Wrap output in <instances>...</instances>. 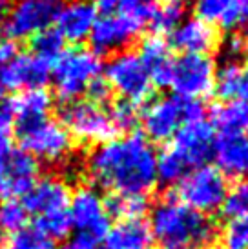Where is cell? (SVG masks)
Masks as SVG:
<instances>
[{
    "label": "cell",
    "mask_w": 248,
    "mask_h": 249,
    "mask_svg": "<svg viewBox=\"0 0 248 249\" xmlns=\"http://www.w3.org/2000/svg\"><path fill=\"white\" fill-rule=\"evenodd\" d=\"M90 180L101 189L123 196H148L157 186L155 149L143 133L97 145L88 159Z\"/></svg>",
    "instance_id": "6da1fadb"
},
{
    "label": "cell",
    "mask_w": 248,
    "mask_h": 249,
    "mask_svg": "<svg viewBox=\"0 0 248 249\" xmlns=\"http://www.w3.org/2000/svg\"><path fill=\"white\" fill-rule=\"evenodd\" d=\"M150 229L163 249H205L215 240L214 220L181 202L166 196L152 209Z\"/></svg>",
    "instance_id": "7a4b0ae2"
},
{
    "label": "cell",
    "mask_w": 248,
    "mask_h": 249,
    "mask_svg": "<svg viewBox=\"0 0 248 249\" xmlns=\"http://www.w3.org/2000/svg\"><path fill=\"white\" fill-rule=\"evenodd\" d=\"M103 58L91 49L75 48L64 49L62 55L51 66V82L55 97L62 104L75 102L86 95V89L97 76L103 73Z\"/></svg>",
    "instance_id": "3957f363"
},
{
    "label": "cell",
    "mask_w": 248,
    "mask_h": 249,
    "mask_svg": "<svg viewBox=\"0 0 248 249\" xmlns=\"http://www.w3.org/2000/svg\"><path fill=\"white\" fill-rule=\"evenodd\" d=\"M228 195L227 177L215 166H201L190 169L175 184L168 196L203 214L215 213L223 208Z\"/></svg>",
    "instance_id": "277c9868"
},
{
    "label": "cell",
    "mask_w": 248,
    "mask_h": 249,
    "mask_svg": "<svg viewBox=\"0 0 248 249\" xmlns=\"http://www.w3.org/2000/svg\"><path fill=\"white\" fill-rule=\"evenodd\" d=\"M59 122L66 127L69 137L81 144L101 145L117 139L119 135L104 106L93 104L88 98L64 104Z\"/></svg>",
    "instance_id": "5b68a950"
},
{
    "label": "cell",
    "mask_w": 248,
    "mask_h": 249,
    "mask_svg": "<svg viewBox=\"0 0 248 249\" xmlns=\"http://www.w3.org/2000/svg\"><path fill=\"white\" fill-rule=\"evenodd\" d=\"M103 71L111 91H115L123 100L143 106L152 98V80L135 51H117Z\"/></svg>",
    "instance_id": "8992f818"
},
{
    "label": "cell",
    "mask_w": 248,
    "mask_h": 249,
    "mask_svg": "<svg viewBox=\"0 0 248 249\" xmlns=\"http://www.w3.org/2000/svg\"><path fill=\"white\" fill-rule=\"evenodd\" d=\"M21 149L29 153L37 162L62 164L73 153V139L66 127L53 118H44L39 122L17 127Z\"/></svg>",
    "instance_id": "52a82bcc"
},
{
    "label": "cell",
    "mask_w": 248,
    "mask_h": 249,
    "mask_svg": "<svg viewBox=\"0 0 248 249\" xmlns=\"http://www.w3.org/2000/svg\"><path fill=\"white\" fill-rule=\"evenodd\" d=\"M215 75L217 68L210 55H181L173 58L170 88L181 100H201L214 93Z\"/></svg>",
    "instance_id": "ba28073f"
},
{
    "label": "cell",
    "mask_w": 248,
    "mask_h": 249,
    "mask_svg": "<svg viewBox=\"0 0 248 249\" xmlns=\"http://www.w3.org/2000/svg\"><path fill=\"white\" fill-rule=\"evenodd\" d=\"M62 4V0H17L4 17L2 31L15 42L31 38L55 24Z\"/></svg>",
    "instance_id": "9c48e42d"
},
{
    "label": "cell",
    "mask_w": 248,
    "mask_h": 249,
    "mask_svg": "<svg viewBox=\"0 0 248 249\" xmlns=\"http://www.w3.org/2000/svg\"><path fill=\"white\" fill-rule=\"evenodd\" d=\"M41 178L39 162L21 147H0V200L24 198Z\"/></svg>",
    "instance_id": "30bf717a"
},
{
    "label": "cell",
    "mask_w": 248,
    "mask_h": 249,
    "mask_svg": "<svg viewBox=\"0 0 248 249\" xmlns=\"http://www.w3.org/2000/svg\"><path fill=\"white\" fill-rule=\"evenodd\" d=\"M68 214L79 233H86L99 242L104 240L111 228L103 195L91 186H81L71 193Z\"/></svg>",
    "instance_id": "8fae6325"
},
{
    "label": "cell",
    "mask_w": 248,
    "mask_h": 249,
    "mask_svg": "<svg viewBox=\"0 0 248 249\" xmlns=\"http://www.w3.org/2000/svg\"><path fill=\"white\" fill-rule=\"evenodd\" d=\"M139 122L143 124L148 142L166 144L183 125V100L175 95L152 100L141 111Z\"/></svg>",
    "instance_id": "7c38bea8"
},
{
    "label": "cell",
    "mask_w": 248,
    "mask_h": 249,
    "mask_svg": "<svg viewBox=\"0 0 248 249\" xmlns=\"http://www.w3.org/2000/svg\"><path fill=\"white\" fill-rule=\"evenodd\" d=\"M143 29H145L143 24L124 15L115 13L108 17H97L88 38L91 46L90 49L99 56L110 55L113 51L123 49L126 44H130Z\"/></svg>",
    "instance_id": "4fadbf2b"
},
{
    "label": "cell",
    "mask_w": 248,
    "mask_h": 249,
    "mask_svg": "<svg viewBox=\"0 0 248 249\" xmlns=\"http://www.w3.org/2000/svg\"><path fill=\"white\" fill-rule=\"evenodd\" d=\"M214 125L207 120L183 122L172 139V145L181 153L190 169L207 166L208 160L214 157Z\"/></svg>",
    "instance_id": "5bb4252c"
},
{
    "label": "cell",
    "mask_w": 248,
    "mask_h": 249,
    "mask_svg": "<svg viewBox=\"0 0 248 249\" xmlns=\"http://www.w3.org/2000/svg\"><path fill=\"white\" fill-rule=\"evenodd\" d=\"M51 78V66L31 53H19L0 68V89L21 93L35 88H46Z\"/></svg>",
    "instance_id": "9a60e30c"
},
{
    "label": "cell",
    "mask_w": 248,
    "mask_h": 249,
    "mask_svg": "<svg viewBox=\"0 0 248 249\" xmlns=\"http://www.w3.org/2000/svg\"><path fill=\"white\" fill-rule=\"evenodd\" d=\"M71 198V189L66 180L59 175H44L35 182L29 193L22 198V204L29 214H41L66 211Z\"/></svg>",
    "instance_id": "2e32d148"
},
{
    "label": "cell",
    "mask_w": 248,
    "mask_h": 249,
    "mask_svg": "<svg viewBox=\"0 0 248 249\" xmlns=\"http://www.w3.org/2000/svg\"><path fill=\"white\" fill-rule=\"evenodd\" d=\"M97 20V11L93 2L90 0H71L68 4H62L59 17H57L53 28L64 42L73 46H81L83 42L90 38L91 28Z\"/></svg>",
    "instance_id": "e0dca14e"
},
{
    "label": "cell",
    "mask_w": 248,
    "mask_h": 249,
    "mask_svg": "<svg viewBox=\"0 0 248 249\" xmlns=\"http://www.w3.org/2000/svg\"><path fill=\"white\" fill-rule=\"evenodd\" d=\"M219 42V31L214 24L201 20V18H188L183 20L170 33V46L183 51V55H210V51Z\"/></svg>",
    "instance_id": "ac0fdd59"
},
{
    "label": "cell",
    "mask_w": 248,
    "mask_h": 249,
    "mask_svg": "<svg viewBox=\"0 0 248 249\" xmlns=\"http://www.w3.org/2000/svg\"><path fill=\"white\" fill-rule=\"evenodd\" d=\"M212 159H215V167L225 177L248 178V135L219 133Z\"/></svg>",
    "instance_id": "d6986e66"
},
{
    "label": "cell",
    "mask_w": 248,
    "mask_h": 249,
    "mask_svg": "<svg viewBox=\"0 0 248 249\" xmlns=\"http://www.w3.org/2000/svg\"><path fill=\"white\" fill-rule=\"evenodd\" d=\"M141 62L145 64L146 71L150 75L152 86L155 88H170L172 82L173 56L170 55V44L163 35L150 33L139 44L137 51Z\"/></svg>",
    "instance_id": "ffe728a7"
},
{
    "label": "cell",
    "mask_w": 248,
    "mask_h": 249,
    "mask_svg": "<svg viewBox=\"0 0 248 249\" xmlns=\"http://www.w3.org/2000/svg\"><path fill=\"white\" fill-rule=\"evenodd\" d=\"M51 106H53V98L46 88L21 91L6 102V107L11 113L17 127L48 118Z\"/></svg>",
    "instance_id": "44dd1931"
},
{
    "label": "cell",
    "mask_w": 248,
    "mask_h": 249,
    "mask_svg": "<svg viewBox=\"0 0 248 249\" xmlns=\"http://www.w3.org/2000/svg\"><path fill=\"white\" fill-rule=\"evenodd\" d=\"M106 249H150L153 242L150 224L141 220H119L104 236Z\"/></svg>",
    "instance_id": "7402d4cb"
},
{
    "label": "cell",
    "mask_w": 248,
    "mask_h": 249,
    "mask_svg": "<svg viewBox=\"0 0 248 249\" xmlns=\"http://www.w3.org/2000/svg\"><path fill=\"white\" fill-rule=\"evenodd\" d=\"M214 93L223 102H248V68L237 62L225 64L215 75Z\"/></svg>",
    "instance_id": "603a6c76"
},
{
    "label": "cell",
    "mask_w": 248,
    "mask_h": 249,
    "mask_svg": "<svg viewBox=\"0 0 248 249\" xmlns=\"http://www.w3.org/2000/svg\"><path fill=\"white\" fill-rule=\"evenodd\" d=\"M210 124L219 133H241L248 135V102H223L210 109Z\"/></svg>",
    "instance_id": "cb8c5ba5"
},
{
    "label": "cell",
    "mask_w": 248,
    "mask_h": 249,
    "mask_svg": "<svg viewBox=\"0 0 248 249\" xmlns=\"http://www.w3.org/2000/svg\"><path fill=\"white\" fill-rule=\"evenodd\" d=\"M186 0H153V15L150 26L155 35L172 33L185 20Z\"/></svg>",
    "instance_id": "d4e9b609"
},
{
    "label": "cell",
    "mask_w": 248,
    "mask_h": 249,
    "mask_svg": "<svg viewBox=\"0 0 248 249\" xmlns=\"http://www.w3.org/2000/svg\"><path fill=\"white\" fill-rule=\"evenodd\" d=\"M155 169H157V180L173 186L188 173L190 167L172 144H166L161 151L155 153Z\"/></svg>",
    "instance_id": "484cf974"
},
{
    "label": "cell",
    "mask_w": 248,
    "mask_h": 249,
    "mask_svg": "<svg viewBox=\"0 0 248 249\" xmlns=\"http://www.w3.org/2000/svg\"><path fill=\"white\" fill-rule=\"evenodd\" d=\"M108 216H115L119 220H141L148 209V196L133 195V196H123V195H111L104 200Z\"/></svg>",
    "instance_id": "4316f807"
},
{
    "label": "cell",
    "mask_w": 248,
    "mask_h": 249,
    "mask_svg": "<svg viewBox=\"0 0 248 249\" xmlns=\"http://www.w3.org/2000/svg\"><path fill=\"white\" fill-rule=\"evenodd\" d=\"M64 38L59 35V31L55 28H48L37 33L29 38V46H31V55L42 58L44 62H48L49 66H53L57 58L62 55L64 51Z\"/></svg>",
    "instance_id": "83f0119b"
},
{
    "label": "cell",
    "mask_w": 248,
    "mask_h": 249,
    "mask_svg": "<svg viewBox=\"0 0 248 249\" xmlns=\"http://www.w3.org/2000/svg\"><path fill=\"white\" fill-rule=\"evenodd\" d=\"M35 229L44 235L49 240H66L71 233V220H69L68 209L66 211H57V213H48L35 216Z\"/></svg>",
    "instance_id": "f1b7e54d"
},
{
    "label": "cell",
    "mask_w": 248,
    "mask_h": 249,
    "mask_svg": "<svg viewBox=\"0 0 248 249\" xmlns=\"http://www.w3.org/2000/svg\"><path fill=\"white\" fill-rule=\"evenodd\" d=\"M29 213L26 211L22 200H0V233L13 235L28 226Z\"/></svg>",
    "instance_id": "f546056e"
},
{
    "label": "cell",
    "mask_w": 248,
    "mask_h": 249,
    "mask_svg": "<svg viewBox=\"0 0 248 249\" xmlns=\"http://www.w3.org/2000/svg\"><path fill=\"white\" fill-rule=\"evenodd\" d=\"M108 115H110L117 133H133V129L139 124V118H141V109H139V106L119 98L117 102H113Z\"/></svg>",
    "instance_id": "4dcf8cb0"
},
{
    "label": "cell",
    "mask_w": 248,
    "mask_h": 249,
    "mask_svg": "<svg viewBox=\"0 0 248 249\" xmlns=\"http://www.w3.org/2000/svg\"><path fill=\"white\" fill-rule=\"evenodd\" d=\"M2 249H57L55 242L41 235L35 228H24L9 235Z\"/></svg>",
    "instance_id": "1f68e13d"
},
{
    "label": "cell",
    "mask_w": 248,
    "mask_h": 249,
    "mask_svg": "<svg viewBox=\"0 0 248 249\" xmlns=\"http://www.w3.org/2000/svg\"><path fill=\"white\" fill-rule=\"evenodd\" d=\"M223 249H248V218H228L221 231Z\"/></svg>",
    "instance_id": "d6a6232c"
},
{
    "label": "cell",
    "mask_w": 248,
    "mask_h": 249,
    "mask_svg": "<svg viewBox=\"0 0 248 249\" xmlns=\"http://www.w3.org/2000/svg\"><path fill=\"white\" fill-rule=\"evenodd\" d=\"M223 211L228 218H235V216L248 218V178L239 180L232 189H228Z\"/></svg>",
    "instance_id": "836d02e7"
},
{
    "label": "cell",
    "mask_w": 248,
    "mask_h": 249,
    "mask_svg": "<svg viewBox=\"0 0 248 249\" xmlns=\"http://www.w3.org/2000/svg\"><path fill=\"white\" fill-rule=\"evenodd\" d=\"M117 13L130 17L139 24H150L153 15V0H119Z\"/></svg>",
    "instance_id": "e575fe53"
},
{
    "label": "cell",
    "mask_w": 248,
    "mask_h": 249,
    "mask_svg": "<svg viewBox=\"0 0 248 249\" xmlns=\"http://www.w3.org/2000/svg\"><path fill=\"white\" fill-rule=\"evenodd\" d=\"M219 28L225 31H234V29L247 26L248 24V0H230V6L217 22Z\"/></svg>",
    "instance_id": "d590c367"
},
{
    "label": "cell",
    "mask_w": 248,
    "mask_h": 249,
    "mask_svg": "<svg viewBox=\"0 0 248 249\" xmlns=\"http://www.w3.org/2000/svg\"><path fill=\"white\" fill-rule=\"evenodd\" d=\"M228 6H230V0H195V13L201 20L208 24H217Z\"/></svg>",
    "instance_id": "8d00e7d4"
},
{
    "label": "cell",
    "mask_w": 248,
    "mask_h": 249,
    "mask_svg": "<svg viewBox=\"0 0 248 249\" xmlns=\"http://www.w3.org/2000/svg\"><path fill=\"white\" fill-rule=\"evenodd\" d=\"M111 88L108 86V82L104 80V76H97L95 80L88 86V89H86V95H88V100L93 102V104H99V106H104L108 100L111 98Z\"/></svg>",
    "instance_id": "74e56055"
},
{
    "label": "cell",
    "mask_w": 248,
    "mask_h": 249,
    "mask_svg": "<svg viewBox=\"0 0 248 249\" xmlns=\"http://www.w3.org/2000/svg\"><path fill=\"white\" fill-rule=\"evenodd\" d=\"M15 131H17V125H15V120H13V117H11V113L7 111L6 104L4 106L0 104V147L11 145Z\"/></svg>",
    "instance_id": "f35d334b"
},
{
    "label": "cell",
    "mask_w": 248,
    "mask_h": 249,
    "mask_svg": "<svg viewBox=\"0 0 248 249\" xmlns=\"http://www.w3.org/2000/svg\"><path fill=\"white\" fill-rule=\"evenodd\" d=\"M59 249H106V248H103L99 244V240H95L93 236L86 235V233H77L73 236H68Z\"/></svg>",
    "instance_id": "ab89813d"
},
{
    "label": "cell",
    "mask_w": 248,
    "mask_h": 249,
    "mask_svg": "<svg viewBox=\"0 0 248 249\" xmlns=\"http://www.w3.org/2000/svg\"><path fill=\"white\" fill-rule=\"evenodd\" d=\"M207 107L201 100H183V122L205 120Z\"/></svg>",
    "instance_id": "60d3db41"
},
{
    "label": "cell",
    "mask_w": 248,
    "mask_h": 249,
    "mask_svg": "<svg viewBox=\"0 0 248 249\" xmlns=\"http://www.w3.org/2000/svg\"><path fill=\"white\" fill-rule=\"evenodd\" d=\"M19 42L11 40V38H2L0 40V68L6 66L19 55Z\"/></svg>",
    "instance_id": "b9f144b4"
},
{
    "label": "cell",
    "mask_w": 248,
    "mask_h": 249,
    "mask_svg": "<svg viewBox=\"0 0 248 249\" xmlns=\"http://www.w3.org/2000/svg\"><path fill=\"white\" fill-rule=\"evenodd\" d=\"M97 15L101 17H108V15H115L119 7V0H95L93 2Z\"/></svg>",
    "instance_id": "7bdbcfd3"
},
{
    "label": "cell",
    "mask_w": 248,
    "mask_h": 249,
    "mask_svg": "<svg viewBox=\"0 0 248 249\" xmlns=\"http://www.w3.org/2000/svg\"><path fill=\"white\" fill-rule=\"evenodd\" d=\"M245 48H247V44H245L243 38H239V36H232L230 42H228V49H230V55L232 56L239 55Z\"/></svg>",
    "instance_id": "ee69618b"
},
{
    "label": "cell",
    "mask_w": 248,
    "mask_h": 249,
    "mask_svg": "<svg viewBox=\"0 0 248 249\" xmlns=\"http://www.w3.org/2000/svg\"><path fill=\"white\" fill-rule=\"evenodd\" d=\"M17 0H0V11L4 9V7H7V6H13Z\"/></svg>",
    "instance_id": "f6af8a7d"
},
{
    "label": "cell",
    "mask_w": 248,
    "mask_h": 249,
    "mask_svg": "<svg viewBox=\"0 0 248 249\" xmlns=\"http://www.w3.org/2000/svg\"><path fill=\"white\" fill-rule=\"evenodd\" d=\"M2 24H4V17L0 15V31H2Z\"/></svg>",
    "instance_id": "bcb514c9"
},
{
    "label": "cell",
    "mask_w": 248,
    "mask_h": 249,
    "mask_svg": "<svg viewBox=\"0 0 248 249\" xmlns=\"http://www.w3.org/2000/svg\"><path fill=\"white\" fill-rule=\"evenodd\" d=\"M0 249H2V235H0Z\"/></svg>",
    "instance_id": "7dc6e473"
},
{
    "label": "cell",
    "mask_w": 248,
    "mask_h": 249,
    "mask_svg": "<svg viewBox=\"0 0 248 249\" xmlns=\"http://www.w3.org/2000/svg\"><path fill=\"white\" fill-rule=\"evenodd\" d=\"M0 100H2V89H0Z\"/></svg>",
    "instance_id": "c3c4849f"
},
{
    "label": "cell",
    "mask_w": 248,
    "mask_h": 249,
    "mask_svg": "<svg viewBox=\"0 0 248 249\" xmlns=\"http://www.w3.org/2000/svg\"><path fill=\"white\" fill-rule=\"evenodd\" d=\"M245 44H247V49H248V42H245Z\"/></svg>",
    "instance_id": "681fc988"
}]
</instances>
